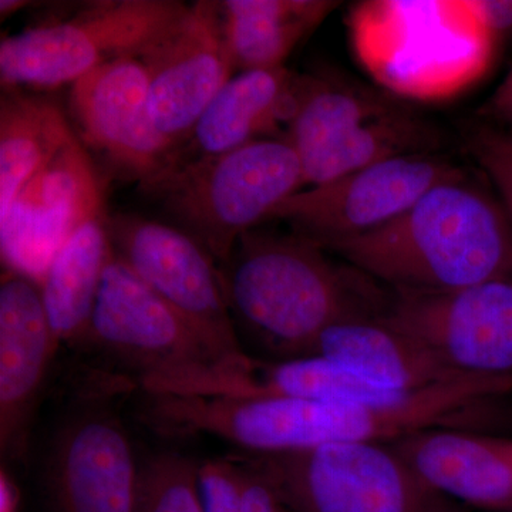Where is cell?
<instances>
[{
	"mask_svg": "<svg viewBox=\"0 0 512 512\" xmlns=\"http://www.w3.org/2000/svg\"><path fill=\"white\" fill-rule=\"evenodd\" d=\"M239 340L271 362L311 357L326 329L380 319L393 291L372 276L298 237L252 229L220 265Z\"/></svg>",
	"mask_w": 512,
	"mask_h": 512,
	"instance_id": "6da1fadb",
	"label": "cell"
},
{
	"mask_svg": "<svg viewBox=\"0 0 512 512\" xmlns=\"http://www.w3.org/2000/svg\"><path fill=\"white\" fill-rule=\"evenodd\" d=\"M325 251L392 291L451 292L512 278V221L501 200L464 174L390 224Z\"/></svg>",
	"mask_w": 512,
	"mask_h": 512,
	"instance_id": "7a4b0ae2",
	"label": "cell"
},
{
	"mask_svg": "<svg viewBox=\"0 0 512 512\" xmlns=\"http://www.w3.org/2000/svg\"><path fill=\"white\" fill-rule=\"evenodd\" d=\"M348 32L363 69L400 99H453L483 79L498 49L471 0L357 3Z\"/></svg>",
	"mask_w": 512,
	"mask_h": 512,
	"instance_id": "3957f363",
	"label": "cell"
},
{
	"mask_svg": "<svg viewBox=\"0 0 512 512\" xmlns=\"http://www.w3.org/2000/svg\"><path fill=\"white\" fill-rule=\"evenodd\" d=\"M303 188L298 154L285 137H272L221 156L177 161L143 191L222 265L242 235Z\"/></svg>",
	"mask_w": 512,
	"mask_h": 512,
	"instance_id": "277c9868",
	"label": "cell"
},
{
	"mask_svg": "<svg viewBox=\"0 0 512 512\" xmlns=\"http://www.w3.org/2000/svg\"><path fill=\"white\" fill-rule=\"evenodd\" d=\"M242 458L289 512H464L424 483L390 444L329 443Z\"/></svg>",
	"mask_w": 512,
	"mask_h": 512,
	"instance_id": "5b68a950",
	"label": "cell"
},
{
	"mask_svg": "<svg viewBox=\"0 0 512 512\" xmlns=\"http://www.w3.org/2000/svg\"><path fill=\"white\" fill-rule=\"evenodd\" d=\"M188 6L175 0L86 3L60 20L3 37V89H55L114 60L140 57Z\"/></svg>",
	"mask_w": 512,
	"mask_h": 512,
	"instance_id": "8992f818",
	"label": "cell"
},
{
	"mask_svg": "<svg viewBox=\"0 0 512 512\" xmlns=\"http://www.w3.org/2000/svg\"><path fill=\"white\" fill-rule=\"evenodd\" d=\"M114 252L222 360L248 355L232 322L220 265L183 229L136 214L109 218Z\"/></svg>",
	"mask_w": 512,
	"mask_h": 512,
	"instance_id": "52a82bcc",
	"label": "cell"
},
{
	"mask_svg": "<svg viewBox=\"0 0 512 512\" xmlns=\"http://www.w3.org/2000/svg\"><path fill=\"white\" fill-rule=\"evenodd\" d=\"M466 174L436 156H404L370 165L329 183L305 187L275 207L266 221L328 249L390 224L431 188Z\"/></svg>",
	"mask_w": 512,
	"mask_h": 512,
	"instance_id": "ba28073f",
	"label": "cell"
},
{
	"mask_svg": "<svg viewBox=\"0 0 512 512\" xmlns=\"http://www.w3.org/2000/svg\"><path fill=\"white\" fill-rule=\"evenodd\" d=\"M383 320L466 376H512V278L443 293L393 291Z\"/></svg>",
	"mask_w": 512,
	"mask_h": 512,
	"instance_id": "9c48e42d",
	"label": "cell"
},
{
	"mask_svg": "<svg viewBox=\"0 0 512 512\" xmlns=\"http://www.w3.org/2000/svg\"><path fill=\"white\" fill-rule=\"evenodd\" d=\"M83 345L130 367L138 383L220 362L114 249Z\"/></svg>",
	"mask_w": 512,
	"mask_h": 512,
	"instance_id": "30bf717a",
	"label": "cell"
},
{
	"mask_svg": "<svg viewBox=\"0 0 512 512\" xmlns=\"http://www.w3.org/2000/svg\"><path fill=\"white\" fill-rule=\"evenodd\" d=\"M148 76V106L178 150L235 67L225 43L220 2H197L138 57ZM177 153V151H175Z\"/></svg>",
	"mask_w": 512,
	"mask_h": 512,
	"instance_id": "8fae6325",
	"label": "cell"
},
{
	"mask_svg": "<svg viewBox=\"0 0 512 512\" xmlns=\"http://www.w3.org/2000/svg\"><path fill=\"white\" fill-rule=\"evenodd\" d=\"M103 210L99 174L74 136L0 215L3 269L42 281L67 239Z\"/></svg>",
	"mask_w": 512,
	"mask_h": 512,
	"instance_id": "7c38bea8",
	"label": "cell"
},
{
	"mask_svg": "<svg viewBox=\"0 0 512 512\" xmlns=\"http://www.w3.org/2000/svg\"><path fill=\"white\" fill-rule=\"evenodd\" d=\"M73 114L84 144L106 157L141 190L173 165L175 148L154 126L148 76L138 57L114 60L72 84Z\"/></svg>",
	"mask_w": 512,
	"mask_h": 512,
	"instance_id": "4fadbf2b",
	"label": "cell"
},
{
	"mask_svg": "<svg viewBox=\"0 0 512 512\" xmlns=\"http://www.w3.org/2000/svg\"><path fill=\"white\" fill-rule=\"evenodd\" d=\"M140 464L126 429L104 407H86L57 431L47 464L55 512H133Z\"/></svg>",
	"mask_w": 512,
	"mask_h": 512,
	"instance_id": "5bb4252c",
	"label": "cell"
},
{
	"mask_svg": "<svg viewBox=\"0 0 512 512\" xmlns=\"http://www.w3.org/2000/svg\"><path fill=\"white\" fill-rule=\"evenodd\" d=\"M57 342L39 282L3 269L0 282V450L26 451L37 400Z\"/></svg>",
	"mask_w": 512,
	"mask_h": 512,
	"instance_id": "9a60e30c",
	"label": "cell"
},
{
	"mask_svg": "<svg viewBox=\"0 0 512 512\" xmlns=\"http://www.w3.org/2000/svg\"><path fill=\"white\" fill-rule=\"evenodd\" d=\"M390 446L448 500L477 510L512 512L511 434L426 430Z\"/></svg>",
	"mask_w": 512,
	"mask_h": 512,
	"instance_id": "2e32d148",
	"label": "cell"
},
{
	"mask_svg": "<svg viewBox=\"0 0 512 512\" xmlns=\"http://www.w3.org/2000/svg\"><path fill=\"white\" fill-rule=\"evenodd\" d=\"M305 82L306 76L285 67L234 74L178 148L174 163L221 156L262 138L284 137L278 131L295 116Z\"/></svg>",
	"mask_w": 512,
	"mask_h": 512,
	"instance_id": "e0dca14e",
	"label": "cell"
},
{
	"mask_svg": "<svg viewBox=\"0 0 512 512\" xmlns=\"http://www.w3.org/2000/svg\"><path fill=\"white\" fill-rule=\"evenodd\" d=\"M313 356L339 363L394 393L421 392L466 376L382 318L350 320L326 329Z\"/></svg>",
	"mask_w": 512,
	"mask_h": 512,
	"instance_id": "ac0fdd59",
	"label": "cell"
},
{
	"mask_svg": "<svg viewBox=\"0 0 512 512\" xmlns=\"http://www.w3.org/2000/svg\"><path fill=\"white\" fill-rule=\"evenodd\" d=\"M109 215L100 211L67 239L39 282L59 345L83 343L104 271L113 256Z\"/></svg>",
	"mask_w": 512,
	"mask_h": 512,
	"instance_id": "d6986e66",
	"label": "cell"
},
{
	"mask_svg": "<svg viewBox=\"0 0 512 512\" xmlns=\"http://www.w3.org/2000/svg\"><path fill=\"white\" fill-rule=\"evenodd\" d=\"M338 5L329 0L220 2L222 30L235 70L285 67V60L295 47Z\"/></svg>",
	"mask_w": 512,
	"mask_h": 512,
	"instance_id": "ffe728a7",
	"label": "cell"
},
{
	"mask_svg": "<svg viewBox=\"0 0 512 512\" xmlns=\"http://www.w3.org/2000/svg\"><path fill=\"white\" fill-rule=\"evenodd\" d=\"M0 99V215L76 134L59 104L23 89Z\"/></svg>",
	"mask_w": 512,
	"mask_h": 512,
	"instance_id": "44dd1931",
	"label": "cell"
},
{
	"mask_svg": "<svg viewBox=\"0 0 512 512\" xmlns=\"http://www.w3.org/2000/svg\"><path fill=\"white\" fill-rule=\"evenodd\" d=\"M440 146V131L416 111L402 106L352 128L328 148L303 161V181L305 187L329 183L392 158L433 154Z\"/></svg>",
	"mask_w": 512,
	"mask_h": 512,
	"instance_id": "7402d4cb",
	"label": "cell"
},
{
	"mask_svg": "<svg viewBox=\"0 0 512 512\" xmlns=\"http://www.w3.org/2000/svg\"><path fill=\"white\" fill-rule=\"evenodd\" d=\"M402 106L399 99L387 92L306 76L301 103L286 127L285 138L302 164L352 128Z\"/></svg>",
	"mask_w": 512,
	"mask_h": 512,
	"instance_id": "603a6c76",
	"label": "cell"
},
{
	"mask_svg": "<svg viewBox=\"0 0 512 512\" xmlns=\"http://www.w3.org/2000/svg\"><path fill=\"white\" fill-rule=\"evenodd\" d=\"M198 468L191 458L161 453L140 464L133 512H204L198 493Z\"/></svg>",
	"mask_w": 512,
	"mask_h": 512,
	"instance_id": "cb8c5ba5",
	"label": "cell"
},
{
	"mask_svg": "<svg viewBox=\"0 0 512 512\" xmlns=\"http://www.w3.org/2000/svg\"><path fill=\"white\" fill-rule=\"evenodd\" d=\"M242 464L239 458H218L200 464L198 493L204 512H242Z\"/></svg>",
	"mask_w": 512,
	"mask_h": 512,
	"instance_id": "d4e9b609",
	"label": "cell"
},
{
	"mask_svg": "<svg viewBox=\"0 0 512 512\" xmlns=\"http://www.w3.org/2000/svg\"><path fill=\"white\" fill-rule=\"evenodd\" d=\"M470 151L490 178L512 221V153L501 146L487 127L471 136Z\"/></svg>",
	"mask_w": 512,
	"mask_h": 512,
	"instance_id": "484cf974",
	"label": "cell"
},
{
	"mask_svg": "<svg viewBox=\"0 0 512 512\" xmlns=\"http://www.w3.org/2000/svg\"><path fill=\"white\" fill-rule=\"evenodd\" d=\"M471 6L497 46L512 43V0H471Z\"/></svg>",
	"mask_w": 512,
	"mask_h": 512,
	"instance_id": "4316f807",
	"label": "cell"
},
{
	"mask_svg": "<svg viewBox=\"0 0 512 512\" xmlns=\"http://www.w3.org/2000/svg\"><path fill=\"white\" fill-rule=\"evenodd\" d=\"M478 113L485 119V127L512 138V69Z\"/></svg>",
	"mask_w": 512,
	"mask_h": 512,
	"instance_id": "83f0119b",
	"label": "cell"
},
{
	"mask_svg": "<svg viewBox=\"0 0 512 512\" xmlns=\"http://www.w3.org/2000/svg\"><path fill=\"white\" fill-rule=\"evenodd\" d=\"M19 488L9 473L0 474V512H19Z\"/></svg>",
	"mask_w": 512,
	"mask_h": 512,
	"instance_id": "f1b7e54d",
	"label": "cell"
},
{
	"mask_svg": "<svg viewBox=\"0 0 512 512\" xmlns=\"http://www.w3.org/2000/svg\"><path fill=\"white\" fill-rule=\"evenodd\" d=\"M29 5V2H22V0H2L0 2V18L2 20L8 19L13 13L19 12L20 9Z\"/></svg>",
	"mask_w": 512,
	"mask_h": 512,
	"instance_id": "f546056e",
	"label": "cell"
},
{
	"mask_svg": "<svg viewBox=\"0 0 512 512\" xmlns=\"http://www.w3.org/2000/svg\"><path fill=\"white\" fill-rule=\"evenodd\" d=\"M488 130H490L491 133L494 134L495 138H497V140L500 141L501 146L507 148V150L510 151V153H512V138L511 137L503 136V134L497 133V131L491 130V128H488Z\"/></svg>",
	"mask_w": 512,
	"mask_h": 512,
	"instance_id": "4dcf8cb0",
	"label": "cell"
}]
</instances>
